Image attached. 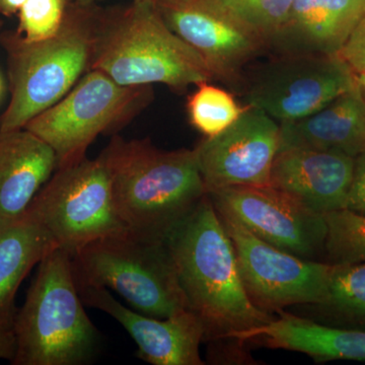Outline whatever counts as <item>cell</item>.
Masks as SVG:
<instances>
[{
  "label": "cell",
  "mask_w": 365,
  "mask_h": 365,
  "mask_svg": "<svg viewBox=\"0 0 365 365\" xmlns=\"http://www.w3.org/2000/svg\"><path fill=\"white\" fill-rule=\"evenodd\" d=\"M266 41L287 19L294 0H210ZM269 47V46H268Z\"/></svg>",
  "instance_id": "obj_24"
},
{
  "label": "cell",
  "mask_w": 365,
  "mask_h": 365,
  "mask_svg": "<svg viewBox=\"0 0 365 365\" xmlns=\"http://www.w3.org/2000/svg\"><path fill=\"white\" fill-rule=\"evenodd\" d=\"M357 81H359L360 88H361L362 93H364L365 98V76H356Z\"/></svg>",
  "instance_id": "obj_31"
},
{
  "label": "cell",
  "mask_w": 365,
  "mask_h": 365,
  "mask_svg": "<svg viewBox=\"0 0 365 365\" xmlns=\"http://www.w3.org/2000/svg\"><path fill=\"white\" fill-rule=\"evenodd\" d=\"M2 91H4V85H2L1 76H0V98H1Z\"/></svg>",
  "instance_id": "obj_32"
},
{
  "label": "cell",
  "mask_w": 365,
  "mask_h": 365,
  "mask_svg": "<svg viewBox=\"0 0 365 365\" xmlns=\"http://www.w3.org/2000/svg\"><path fill=\"white\" fill-rule=\"evenodd\" d=\"M56 169L54 151L32 132L0 131V225L25 215Z\"/></svg>",
  "instance_id": "obj_18"
},
{
  "label": "cell",
  "mask_w": 365,
  "mask_h": 365,
  "mask_svg": "<svg viewBox=\"0 0 365 365\" xmlns=\"http://www.w3.org/2000/svg\"><path fill=\"white\" fill-rule=\"evenodd\" d=\"M153 4L170 30L202 57L213 78L228 86L269 54L267 41L210 0H155Z\"/></svg>",
  "instance_id": "obj_11"
},
{
  "label": "cell",
  "mask_w": 365,
  "mask_h": 365,
  "mask_svg": "<svg viewBox=\"0 0 365 365\" xmlns=\"http://www.w3.org/2000/svg\"><path fill=\"white\" fill-rule=\"evenodd\" d=\"M280 124L258 108H247L222 133L194 148L206 192L228 187L268 186L279 150Z\"/></svg>",
  "instance_id": "obj_13"
},
{
  "label": "cell",
  "mask_w": 365,
  "mask_h": 365,
  "mask_svg": "<svg viewBox=\"0 0 365 365\" xmlns=\"http://www.w3.org/2000/svg\"><path fill=\"white\" fill-rule=\"evenodd\" d=\"M218 215L234 245L242 284L255 306L269 313L295 304H322L330 263L300 258L276 248L235 218Z\"/></svg>",
  "instance_id": "obj_10"
},
{
  "label": "cell",
  "mask_w": 365,
  "mask_h": 365,
  "mask_svg": "<svg viewBox=\"0 0 365 365\" xmlns=\"http://www.w3.org/2000/svg\"><path fill=\"white\" fill-rule=\"evenodd\" d=\"M56 247L47 230L28 212L0 225V322L16 317L14 299L21 283Z\"/></svg>",
  "instance_id": "obj_19"
},
{
  "label": "cell",
  "mask_w": 365,
  "mask_h": 365,
  "mask_svg": "<svg viewBox=\"0 0 365 365\" xmlns=\"http://www.w3.org/2000/svg\"><path fill=\"white\" fill-rule=\"evenodd\" d=\"M163 241L186 309L202 324L204 341L235 340L274 319L250 299L234 245L207 194Z\"/></svg>",
  "instance_id": "obj_1"
},
{
  "label": "cell",
  "mask_w": 365,
  "mask_h": 365,
  "mask_svg": "<svg viewBox=\"0 0 365 365\" xmlns=\"http://www.w3.org/2000/svg\"><path fill=\"white\" fill-rule=\"evenodd\" d=\"M26 0H0V14L11 16L19 14Z\"/></svg>",
  "instance_id": "obj_29"
},
{
  "label": "cell",
  "mask_w": 365,
  "mask_h": 365,
  "mask_svg": "<svg viewBox=\"0 0 365 365\" xmlns=\"http://www.w3.org/2000/svg\"><path fill=\"white\" fill-rule=\"evenodd\" d=\"M196 86V91L188 98L187 113L190 123L204 137L222 133L248 108L247 105L240 104L230 91L211 85L210 81H204Z\"/></svg>",
  "instance_id": "obj_22"
},
{
  "label": "cell",
  "mask_w": 365,
  "mask_h": 365,
  "mask_svg": "<svg viewBox=\"0 0 365 365\" xmlns=\"http://www.w3.org/2000/svg\"><path fill=\"white\" fill-rule=\"evenodd\" d=\"M14 365H81L97 352L98 333L86 313L66 249L49 252L14 317Z\"/></svg>",
  "instance_id": "obj_5"
},
{
  "label": "cell",
  "mask_w": 365,
  "mask_h": 365,
  "mask_svg": "<svg viewBox=\"0 0 365 365\" xmlns=\"http://www.w3.org/2000/svg\"><path fill=\"white\" fill-rule=\"evenodd\" d=\"M91 69L121 86L162 83L177 93L215 81L202 57L170 30L153 2L104 9Z\"/></svg>",
  "instance_id": "obj_4"
},
{
  "label": "cell",
  "mask_w": 365,
  "mask_h": 365,
  "mask_svg": "<svg viewBox=\"0 0 365 365\" xmlns=\"http://www.w3.org/2000/svg\"><path fill=\"white\" fill-rule=\"evenodd\" d=\"M354 165V158L333 151L280 150L271 170L270 186L325 215L346 208Z\"/></svg>",
  "instance_id": "obj_15"
},
{
  "label": "cell",
  "mask_w": 365,
  "mask_h": 365,
  "mask_svg": "<svg viewBox=\"0 0 365 365\" xmlns=\"http://www.w3.org/2000/svg\"><path fill=\"white\" fill-rule=\"evenodd\" d=\"M288 350L304 353L317 362L365 361V330L338 328L294 317L284 332Z\"/></svg>",
  "instance_id": "obj_20"
},
{
  "label": "cell",
  "mask_w": 365,
  "mask_h": 365,
  "mask_svg": "<svg viewBox=\"0 0 365 365\" xmlns=\"http://www.w3.org/2000/svg\"><path fill=\"white\" fill-rule=\"evenodd\" d=\"M325 216V253L330 264L365 263V215L341 209Z\"/></svg>",
  "instance_id": "obj_23"
},
{
  "label": "cell",
  "mask_w": 365,
  "mask_h": 365,
  "mask_svg": "<svg viewBox=\"0 0 365 365\" xmlns=\"http://www.w3.org/2000/svg\"><path fill=\"white\" fill-rule=\"evenodd\" d=\"M18 349L14 318L0 322V359L13 362Z\"/></svg>",
  "instance_id": "obj_28"
},
{
  "label": "cell",
  "mask_w": 365,
  "mask_h": 365,
  "mask_svg": "<svg viewBox=\"0 0 365 365\" xmlns=\"http://www.w3.org/2000/svg\"><path fill=\"white\" fill-rule=\"evenodd\" d=\"M104 9L71 2L59 32L30 42L16 31L0 34L6 55L11 100L0 131L16 130L56 104L90 71Z\"/></svg>",
  "instance_id": "obj_3"
},
{
  "label": "cell",
  "mask_w": 365,
  "mask_h": 365,
  "mask_svg": "<svg viewBox=\"0 0 365 365\" xmlns=\"http://www.w3.org/2000/svg\"><path fill=\"white\" fill-rule=\"evenodd\" d=\"M365 18V0H294L269 53L337 56Z\"/></svg>",
  "instance_id": "obj_16"
},
{
  "label": "cell",
  "mask_w": 365,
  "mask_h": 365,
  "mask_svg": "<svg viewBox=\"0 0 365 365\" xmlns=\"http://www.w3.org/2000/svg\"><path fill=\"white\" fill-rule=\"evenodd\" d=\"M321 307L338 328L365 330V263L331 264Z\"/></svg>",
  "instance_id": "obj_21"
},
{
  "label": "cell",
  "mask_w": 365,
  "mask_h": 365,
  "mask_svg": "<svg viewBox=\"0 0 365 365\" xmlns=\"http://www.w3.org/2000/svg\"><path fill=\"white\" fill-rule=\"evenodd\" d=\"M78 284L85 306L100 309L124 327L138 350L136 356L153 365H203L201 343L205 332L189 311L158 319L132 311L118 302L109 289Z\"/></svg>",
  "instance_id": "obj_14"
},
{
  "label": "cell",
  "mask_w": 365,
  "mask_h": 365,
  "mask_svg": "<svg viewBox=\"0 0 365 365\" xmlns=\"http://www.w3.org/2000/svg\"><path fill=\"white\" fill-rule=\"evenodd\" d=\"M338 56L344 60L355 76H365V18L353 31Z\"/></svg>",
  "instance_id": "obj_26"
},
{
  "label": "cell",
  "mask_w": 365,
  "mask_h": 365,
  "mask_svg": "<svg viewBox=\"0 0 365 365\" xmlns=\"http://www.w3.org/2000/svg\"><path fill=\"white\" fill-rule=\"evenodd\" d=\"M72 264L76 283L114 290L139 313L165 319L187 311L163 240L127 230L81 247Z\"/></svg>",
  "instance_id": "obj_6"
},
{
  "label": "cell",
  "mask_w": 365,
  "mask_h": 365,
  "mask_svg": "<svg viewBox=\"0 0 365 365\" xmlns=\"http://www.w3.org/2000/svg\"><path fill=\"white\" fill-rule=\"evenodd\" d=\"M2 25H4V21H2L1 20H0V30H1Z\"/></svg>",
  "instance_id": "obj_33"
},
{
  "label": "cell",
  "mask_w": 365,
  "mask_h": 365,
  "mask_svg": "<svg viewBox=\"0 0 365 365\" xmlns=\"http://www.w3.org/2000/svg\"><path fill=\"white\" fill-rule=\"evenodd\" d=\"M71 0H26L19 11L16 32L30 42L56 35L66 19Z\"/></svg>",
  "instance_id": "obj_25"
},
{
  "label": "cell",
  "mask_w": 365,
  "mask_h": 365,
  "mask_svg": "<svg viewBox=\"0 0 365 365\" xmlns=\"http://www.w3.org/2000/svg\"><path fill=\"white\" fill-rule=\"evenodd\" d=\"M98 158L120 218L140 237L163 240L207 194L194 150H163L150 139L115 135Z\"/></svg>",
  "instance_id": "obj_2"
},
{
  "label": "cell",
  "mask_w": 365,
  "mask_h": 365,
  "mask_svg": "<svg viewBox=\"0 0 365 365\" xmlns=\"http://www.w3.org/2000/svg\"><path fill=\"white\" fill-rule=\"evenodd\" d=\"M207 195L218 213L276 248L309 260L325 252V216L270 185L228 187Z\"/></svg>",
  "instance_id": "obj_12"
},
{
  "label": "cell",
  "mask_w": 365,
  "mask_h": 365,
  "mask_svg": "<svg viewBox=\"0 0 365 365\" xmlns=\"http://www.w3.org/2000/svg\"><path fill=\"white\" fill-rule=\"evenodd\" d=\"M26 212L47 230L57 247L71 255L88 242L128 230L115 205L109 173L98 157L56 169Z\"/></svg>",
  "instance_id": "obj_9"
},
{
  "label": "cell",
  "mask_w": 365,
  "mask_h": 365,
  "mask_svg": "<svg viewBox=\"0 0 365 365\" xmlns=\"http://www.w3.org/2000/svg\"><path fill=\"white\" fill-rule=\"evenodd\" d=\"M356 83L354 72L338 55L269 53L246 67L232 88L245 105L283 123L313 114Z\"/></svg>",
  "instance_id": "obj_8"
},
{
  "label": "cell",
  "mask_w": 365,
  "mask_h": 365,
  "mask_svg": "<svg viewBox=\"0 0 365 365\" xmlns=\"http://www.w3.org/2000/svg\"><path fill=\"white\" fill-rule=\"evenodd\" d=\"M333 151L351 158L365 151V98L359 81L323 108L280 123L279 150Z\"/></svg>",
  "instance_id": "obj_17"
},
{
  "label": "cell",
  "mask_w": 365,
  "mask_h": 365,
  "mask_svg": "<svg viewBox=\"0 0 365 365\" xmlns=\"http://www.w3.org/2000/svg\"><path fill=\"white\" fill-rule=\"evenodd\" d=\"M153 98L151 86H121L104 72L91 69L61 100L24 128L52 148L58 169L83 160L98 136L121 129Z\"/></svg>",
  "instance_id": "obj_7"
},
{
  "label": "cell",
  "mask_w": 365,
  "mask_h": 365,
  "mask_svg": "<svg viewBox=\"0 0 365 365\" xmlns=\"http://www.w3.org/2000/svg\"><path fill=\"white\" fill-rule=\"evenodd\" d=\"M72 2H76V4H81V6H91V4H95L98 0H71ZM155 0H133V2H155Z\"/></svg>",
  "instance_id": "obj_30"
},
{
  "label": "cell",
  "mask_w": 365,
  "mask_h": 365,
  "mask_svg": "<svg viewBox=\"0 0 365 365\" xmlns=\"http://www.w3.org/2000/svg\"><path fill=\"white\" fill-rule=\"evenodd\" d=\"M346 208L365 215V151L355 158L354 175Z\"/></svg>",
  "instance_id": "obj_27"
}]
</instances>
